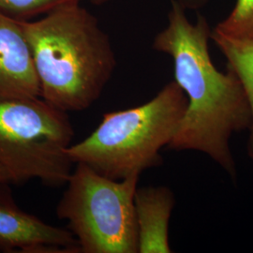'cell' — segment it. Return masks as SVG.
Segmentation results:
<instances>
[{
    "label": "cell",
    "instance_id": "1",
    "mask_svg": "<svg viewBox=\"0 0 253 253\" xmlns=\"http://www.w3.org/2000/svg\"><path fill=\"white\" fill-rule=\"evenodd\" d=\"M212 29L199 15L190 22L186 9L171 0L167 26L154 39V50L172 58L174 81L188 104L168 145L174 151L206 154L233 178L236 164L230 147L235 133L250 128L252 117L243 86L231 70L218 71L209 53Z\"/></svg>",
    "mask_w": 253,
    "mask_h": 253
},
{
    "label": "cell",
    "instance_id": "2",
    "mask_svg": "<svg viewBox=\"0 0 253 253\" xmlns=\"http://www.w3.org/2000/svg\"><path fill=\"white\" fill-rule=\"evenodd\" d=\"M21 24L42 99L65 112L85 110L100 99L117 57L98 19L72 3Z\"/></svg>",
    "mask_w": 253,
    "mask_h": 253
},
{
    "label": "cell",
    "instance_id": "3",
    "mask_svg": "<svg viewBox=\"0 0 253 253\" xmlns=\"http://www.w3.org/2000/svg\"><path fill=\"white\" fill-rule=\"evenodd\" d=\"M187 104L173 80L145 104L104 114L90 135L70 145L67 153L73 163H84L111 179L141 175L163 164L161 150L172 141Z\"/></svg>",
    "mask_w": 253,
    "mask_h": 253
},
{
    "label": "cell",
    "instance_id": "4",
    "mask_svg": "<svg viewBox=\"0 0 253 253\" xmlns=\"http://www.w3.org/2000/svg\"><path fill=\"white\" fill-rule=\"evenodd\" d=\"M40 98L0 101V164L12 183L58 187L73 172L67 149L74 130L67 112Z\"/></svg>",
    "mask_w": 253,
    "mask_h": 253
},
{
    "label": "cell",
    "instance_id": "5",
    "mask_svg": "<svg viewBox=\"0 0 253 253\" xmlns=\"http://www.w3.org/2000/svg\"><path fill=\"white\" fill-rule=\"evenodd\" d=\"M76 167L56 208L83 253H139L134 195L140 175L106 177L84 163Z\"/></svg>",
    "mask_w": 253,
    "mask_h": 253
},
{
    "label": "cell",
    "instance_id": "6",
    "mask_svg": "<svg viewBox=\"0 0 253 253\" xmlns=\"http://www.w3.org/2000/svg\"><path fill=\"white\" fill-rule=\"evenodd\" d=\"M9 183L0 184V251L20 253H81L71 231L52 226L15 204Z\"/></svg>",
    "mask_w": 253,
    "mask_h": 253
},
{
    "label": "cell",
    "instance_id": "7",
    "mask_svg": "<svg viewBox=\"0 0 253 253\" xmlns=\"http://www.w3.org/2000/svg\"><path fill=\"white\" fill-rule=\"evenodd\" d=\"M38 97L40 84L21 21L0 14V101Z\"/></svg>",
    "mask_w": 253,
    "mask_h": 253
},
{
    "label": "cell",
    "instance_id": "8",
    "mask_svg": "<svg viewBox=\"0 0 253 253\" xmlns=\"http://www.w3.org/2000/svg\"><path fill=\"white\" fill-rule=\"evenodd\" d=\"M175 197L165 186L137 188L134 195L139 253H170L169 223Z\"/></svg>",
    "mask_w": 253,
    "mask_h": 253
},
{
    "label": "cell",
    "instance_id": "9",
    "mask_svg": "<svg viewBox=\"0 0 253 253\" xmlns=\"http://www.w3.org/2000/svg\"><path fill=\"white\" fill-rule=\"evenodd\" d=\"M211 40L225 57L227 69L235 73L243 86L252 117L247 153L253 162V42L224 36L213 29Z\"/></svg>",
    "mask_w": 253,
    "mask_h": 253
},
{
    "label": "cell",
    "instance_id": "10",
    "mask_svg": "<svg viewBox=\"0 0 253 253\" xmlns=\"http://www.w3.org/2000/svg\"><path fill=\"white\" fill-rule=\"evenodd\" d=\"M224 36L253 42V0H236L232 11L213 28Z\"/></svg>",
    "mask_w": 253,
    "mask_h": 253
},
{
    "label": "cell",
    "instance_id": "11",
    "mask_svg": "<svg viewBox=\"0 0 253 253\" xmlns=\"http://www.w3.org/2000/svg\"><path fill=\"white\" fill-rule=\"evenodd\" d=\"M72 3L81 0H0V14L21 22L30 21Z\"/></svg>",
    "mask_w": 253,
    "mask_h": 253
},
{
    "label": "cell",
    "instance_id": "12",
    "mask_svg": "<svg viewBox=\"0 0 253 253\" xmlns=\"http://www.w3.org/2000/svg\"><path fill=\"white\" fill-rule=\"evenodd\" d=\"M186 10H197L205 8L212 0H174Z\"/></svg>",
    "mask_w": 253,
    "mask_h": 253
},
{
    "label": "cell",
    "instance_id": "13",
    "mask_svg": "<svg viewBox=\"0 0 253 253\" xmlns=\"http://www.w3.org/2000/svg\"><path fill=\"white\" fill-rule=\"evenodd\" d=\"M1 183H12L9 172L0 164V184Z\"/></svg>",
    "mask_w": 253,
    "mask_h": 253
},
{
    "label": "cell",
    "instance_id": "14",
    "mask_svg": "<svg viewBox=\"0 0 253 253\" xmlns=\"http://www.w3.org/2000/svg\"><path fill=\"white\" fill-rule=\"evenodd\" d=\"M90 1L95 5H101V4H104V3L108 2L109 0H90Z\"/></svg>",
    "mask_w": 253,
    "mask_h": 253
}]
</instances>
